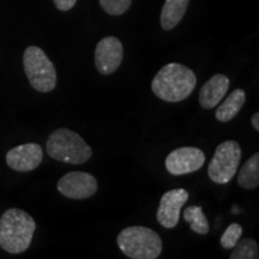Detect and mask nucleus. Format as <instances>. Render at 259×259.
Returning <instances> with one entry per match:
<instances>
[{
  "instance_id": "obj_1",
  "label": "nucleus",
  "mask_w": 259,
  "mask_h": 259,
  "mask_svg": "<svg viewBox=\"0 0 259 259\" xmlns=\"http://www.w3.org/2000/svg\"><path fill=\"white\" fill-rule=\"evenodd\" d=\"M196 73L185 65L170 63L164 65L151 82V90L158 99L167 102L186 100L196 88Z\"/></svg>"
},
{
  "instance_id": "obj_2",
  "label": "nucleus",
  "mask_w": 259,
  "mask_h": 259,
  "mask_svg": "<svg viewBox=\"0 0 259 259\" xmlns=\"http://www.w3.org/2000/svg\"><path fill=\"white\" fill-rule=\"evenodd\" d=\"M36 223L28 212L11 208L0 218V247L12 254L27 251L31 245Z\"/></svg>"
},
{
  "instance_id": "obj_3",
  "label": "nucleus",
  "mask_w": 259,
  "mask_h": 259,
  "mask_svg": "<svg viewBox=\"0 0 259 259\" xmlns=\"http://www.w3.org/2000/svg\"><path fill=\"white\" fill-rule=\"evenodd\" d=\"M48 155L69 164H83L92 158L93 149L77 132L58 128L50 135L46 143Z\"/></svg>"
},
{
  "instance_id": "obj_4",
  "label": "nucleus",
  "mask_w": 259,
  "mask_h": 259,
  "mask_svg": "<svg viewBox=\"0 0 259 259\" xmlns=\"http://www.w3.org/2000/svg\"><path fill=\"white\" fill-rule=\"evenodd\" d=\"M116 242L122 253L131 259H156L162 252L160 235L143 226H131L122 229Z\"/></svg>"
},
{
  "instance_id": "obj_5",
  "label": "nucleus",
  "mask_w": 259,
  "mask_h": 259,
  "mask_svg": "<svg viewBox=\"0 0 259 259\" xmlns=\"http://www.w3.org/2000/svg\"><path fill=\"white\" fill-rule=\"evenodd\" d=\"M23 67L29 83L36 92L50 93L56 89V67L41 48L29 46L24 51Z\"/></svg>"
},
{
  "instance_id": "obj_6",
  "label": "nucleus",
  "mask_w": 259,
  "mask_h": 259,
  "mask_svg": "<svg viewBox=\"0 0 259 259\" xmlns=\"http://www.w3.org/2000/svg\"><path fill=\"white\" fill-rule=\"evenodd\" d=\"M241 160V147L235 141H226L216 148L208 167L210 180L226 185L235 177Z\"/></svg>"
},
{
  "instance_id": "obj_7",
  "label": "nucleus",
  "mask_w": 259,
  "mask_h": 259,
  "mask_svg": "<svg viewBox=\"0 0 259 259\" xmlns=\"http://www.w3.org/2000/svg\"><path fill=\"white\" fill-rule=\"evenodd\" d=\"M99 189L96 178L85 171H70L58 181V191L70 199H87Z\"/></svg>"
},
{
  "instance_id": "obj_8",
  "label": "nucleus",
  "mask_w": 259,
  "mask_h": 259,
  "mask_svg": "<svg viewBox=\"0 0 259 259\" xmlns=\"http://www.w3.org/2000/svg\"><path fill=\"white\" fill-rule=\"evenodd\" d=\"M205 163V154L194 147L178 148L168 155L166 168L171 176H184L199 170Z\"/></svg>"
},
{
  "instance_id": "obj_9",
  "label": "nucleus",
  "mask_w": 259,
  "mask_h": 259,
  "mask_svg": "<svg viewBox=\"0 0 259 259\" xmlns=\"http://www.w3.org/2000/svg\"><path fill=\"white\" fill-rule=\"evenodd\" d=\"M124 58V48L118 37L106 36L99 41L95 50L96 69L103 76L114 73Z\"/></svg>"
},
{
  "instance_id": "obj_10",
  "label": "nucleus",
  "mask_w": 259,
  "mask_h": 259,
  "mask_svg": "<svg viewBox=\"0 0 259 259\" xmlns=\"http://www.w3.org/2000/svg\"><path fill=\"white\" fill-rule=\"evenodd\" d=\"M189 199V192L185 189H173L161 197L156 212V220L163 228H174L178 226L180 211Z\"/></svg>"
},
{
  "instance_id": "obj_11",
  "label": "nucleus",
  "mask_w": 259,
  "mask_h": 259,
  "mask_svg": "<svg viewBox=\"0 0 259 259\" xmlns=\"http://www.w3.org/2000/svg\"><path fill=\"white\" fill-rule=\"evenodd\" d=\"M44 150L37 143H27L12 148L6 154V163L16 171H30L41 164Z\"/></svg>"
},
{
  "instance_id": "obj_12",
  "label": "nucleus",
  "mask_w": 259,
  "mask_h": 259,
  "mask_svg": "<svg viewBox=\"0 0 259 259\" xmlns=\"http://www.w3.org/2000/svg\"><path fill=\"white\" fill-rule=\"evenodd\" d=\"M229 78L225 74L218 73L208 82L204 83L199 92V105L204 109H211L222 101L229 89Z\"/></svg>"
},
{
  "instance_id": "obj_13",
  "label": "nucleus",
  "mask_w": 259,
  "mask_h": 259,
  "mask_svg": "<svg viewBox=\"0 0 259 259\" xmlns=\"http://www.w3.org/2000/svg\"><path fill=\"white\" fill-rule=\"evenodd\" d=\"M190 0H166L161 11V27L169 31L180 23L185 16Z\"/></svg>"
},
{
  "instance_id": "obj_14",
  "label": "nucleus",
  "mask_w": 259,
  "mask_h": 259,
  "mask_svg": "<svg viewBox=\"0 0 259 259\" xmlns=\"http://www.w3.org/2000/svg\"><path fill=\"white\" fill-rule=\"evenodd\" d=\"M246 94L242 89H235L228 96L226 97V101H223L221 106L216 109L215 116L216 120L221 122H228L233 120L239 112L241 111L242 106L245 105Z\"/></svg>"
},
{
  "instance_id": "obj_15",
  "label": "nucleus",
  "mask_w": 259,
  "mask_h": 259,
  "mask_svg": "<svg viewBox=\"0 0 259 259\" xmlns=\"http://www.w3.org/2000/svg\"><path fill=\"white\" fill-rule=\"evenodd\" d=\"M238 184L245 190H254L259 186V154L254 155L245 162L238 176Z\"/></svg>"
},
{
  "instance_id": "obj_16",
  "label": "nucleus",
  "mask_w": 259,
  "mask_h": 259,
  "mask_svg": "<svg viewBox=\"0 0 259 259\" xmlns=\"http://www.w3.org/2000/svg\"><path fill=\"white\" fill-rule=\"evenodd\" d=\"M184 220L190 223L191 229L197 234L205 235L209 233V222L206 216L204 215L202 206H187L184 211Z\"/></svg>"
},
{
  "instance_id": "obj_17",
  "label": "nucleus",
  "mask_w": 259,
  "mask_h": 259,
  "mask_svg": "<svg viewBox=\"0 0 259 259\" xmlns=\"http://www.w3.org/2000/svg\"><path fill=\"white\" fill-rule=\"evenodd\" d=\"M234 251L229 255L231 259H257L259 258L258 244L253 239H242L239 240L234 247Z\"/></svg>"
},
{
  "instance_id": "obj_18",
  "label": "nucleus",
  "mask_w": 259,
  "mask_h": 259,
  "mask_svg": "<svg viewBox=\"0 0 259 259\" xmlns=\"http://www.w3.org/2000/svg\"><path fill=\"white\" fill-rule=\"evenodd\" d=\"M242 232H244V229L239 223H231L221 236L222 247L226 248V250H231V248L234 247L241 239Z\"/></svg>"
},
{
  "instance_id": "obj_19",
  "label": "nucleus",
  "mask_w": 259,
  "mask_h": 259,
  "mask_svg": "<svg viewBox=\"0 0 259 259\" xmlns=\"http://www.w3.org/2000/svg\"><path fill=\"white\" fill-rule=\"evenodd\" d=\"M103 11L111 16H121L131 6L132 0H99Z\"/></svg>"
},
{
  "instance_id": "obj_20",
  "label": "nucleus",
  "mask_w": 259,
  "mask_h": 259,
  "mask_svg": "<svg viewBox=\"0 0 259 259\" xmlns=\"http://www.w3.org/2000/svg\"><path fill=\"white\" fill-rule=\"evenodd\" d=\"M53 3L59 11L65 12L72 9L73 6L76 5L77 0H53Z\"/></svg>"
},
{
  "instance_id": "obj_21",
  "label": "nucleus",
  "mask_w": 259,
  "mask_h": 259,
  "mask_svg": "<svg viewBox=\"0 0 259 259\" xmlns=\"http://www.w3.org/2000/svg\"><path fill=\"white\" fill-rule=\"evenodd\" d=\"M251 124L255 131H259V113L255 112L251 118Z\"/></svg>"
}]
</instances>
